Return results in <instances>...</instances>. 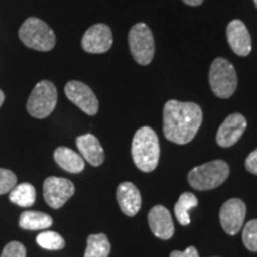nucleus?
Returning <instances> with one entry per match:
<instances>
[{
	"label": "nucleus",
	"instance_id": "f257e3e1",
	"mask_svg": "<svg viewBox=\"0 0 257 257\" xmlns=\"http://www.w3.org/2000/svg\"><path fill=\"white\" fill-rule=\"evenodd\" d=\"M201 121L202 111L194 102L169 100L163 107V134L167 140L175 144L191 142Z\"/></svg>",
	"mask_w": 257,
	"mask_h": 257
},
{
	"label": "nucleus",
	"instance_id": "f03ea898",
	"mask_svg": "<svg viewBox=\"0 0 257 257\" xmlns=\"http://www.w3.org/2000/svg\"><path fill=\"white\" fill-rule=\"evenodd\" d=\"M134 163L140 170L150 173L156 168L160 160V142L155 131L149 126L138 128L131 146Z\"/></svg>",
	"mask_w": 257,
	"mask_h": 257
},
{
	"label": "nucleus",
	"instance_id": "7ed1b4c3",
	"mask_svg": "<svg viewBox=\"0 0 257 257\" xmlns=\"http://www.w3.org/2000/svg\"><path fill=\"white\" fill-rule=\"evenodd\" d=\"M229 174V165L223 160H214L193 168L188 173V184L197 191H208L223 184Z\"/></svg>",
	"mask_w": 257,
	"mask_h": 257
},
{
	"label": "nucleus",
	"instance_id": "20e7f679",
	"mask_svg": "<svg viewBox=\"0 0 257 257\" xmlns=\"http://www.w3.org/2000/svg\"><path fill=\"white\" fill-rule=\"evenodd\" d=\"M18 36L25 47L38 51H49L56 44V36L53 29L36 17L28 18L22 24Z\"/></svg>",
	"mask_w": 257,
	"mask_h": 257
},
{
	"label": "nucleus",
	"instance_id": "39448f33",
	"mask_svg": "<svg viewBox=\"0 0 257 257\" xmlns=\"http://www.w3.org/2000/svg\"><path fill=\"white\" fill-rule=\"evenodd\" d=\"M210 86L218 98L226 99L237 88V74L232 63L223 57H217L210 67Z\"/></svg>",
	"mask_w": 257,
	"mask_h": 257
},
{
	"label": "nucleus",
	"instance_id": "423d86ee",
	"mask_svg": "<svg viewBox=\"0 0 257 257\" xmlns=\"http://www.w3.org/2000/svg\"><path fill=\"white\" fill-rule=\"evenodd\" d=\"M57 104V89L51 81L43 80L32 89L27 102L29 114L37 119L49 117Z\"/></svg>",
	"mask_w": 257,
	"mask_h": 257
},
{
	"label": "nucleus",
	"instance_id": "0eeeda50",
	"mask_svg": "<svg viewBox=\"0 0 257 257\" xmlns=\"http://www.w3.org/2000/svg\"><path fill=\"white\" fill-rule=\"evenodd\" d=\"M128 44L134 60L137 63L147 66L152 62L155 54L153 32L147 24L137 23L131 28L128 34Z\"/></svg>",
	"mask_w": 257,
	"mask_h": 257
},
{
	"label": "nucleus",
	"instance_id": "6e6552de",
	"mask_svg": "<svg viewBox=\"0 0 257 257\" xmlns=\"http://www.w3.org/2000/svg\"><path fill=\"white\" fill-rule=\"evenodd\" d=\"M75 186L70 180L49 176L43 184L44 200L51 208H61L73 197Z\"/></svg>",
	"mask_w": 257,
	"mask_h": 257
},
{
	"label": "nucleus",
	"instance_id": "1a4fd4ad",
	"mask_svg": "<svg viewBox=\"0 0 257 257\" xmlns=\"http://www.w3.org/2000/svg\"><path fill=\"white\" fill-rule=\"evenodd\" d=\"M246 214V206L243 200L233 198L225 201L219 211L220 225L227 234H237L243 227Z\"/></svg>",
	"mask_w": 257,
	"mask_h": 257
},
{
	"label": "nucleus",
	"instance_id": "9d476101",
	"mask_svg": "<svg viewBox=\"0 0 257 257\" xmlns=\"http://www.w3.org/2000/svg\"><path fill=\"white\" fill-rule=\"evenodd\" d=\"M67 98L88 115L98 113L99 101L94 92L81 81H69L64 87Z\"/></svg>",
	"mask_w": 257,
	"mask_h": 257
},
{
	"label": "nucleus",
	"instance_id": "9b49d317",
	"mask_svg": "<svg viewBox=\"0 0 257 257\" xmlns=\"http://www.w3.org/2000/svg\"><path fill=\"white\" fill-rule=\"evenodd\" d=\"M113 43L111 29L105 24H95L83 35L81 46L86 53L102 54L110 50Z\"/></svg>",
	"mask_w": 257,
	"mask_h": 257
},
{
	"label": "nucleus",
	"instance_id": "f8f14e48",
	"mask_svg": "<svg viewBox=\"0 0 257 257\" xmlns=\"http://www.w3.org/2000/svg\"><path fill=\"white\" fill-rule=\"evenodd\" d=\"M246 128V119L240 113H232L225 119L218 128L216 141L221 148H230L243 136Z\"/></svg>",
	"mask_w": 257,
	"mask_h": 257
},
{
	"label": "nucleus",
	"instance_id": "ddd939ff",
	"mask_svg": "<svg viewBox=\"0 0 257 257\" xmlns=\"http://www.w3.org/2000/svg\"><path fill=\"white\" fill-rule=\"evenodd\" d=\"M148 223H149L150 230L160 239H169L174 234L175 227L173 223L172 214L168 208L162 205L154 206L148 214Z\"/></svg>",
	"mask_w": 257,
	"mask_h": 257
},
{
	"label": "nucleus",
	"instance_id": "4468645a",
	"mask_svg": "<svg viewBox=\"0 0 257 257\" xmlns=\"http://www.w3.org/2000/svg\"><path fill=\"white\" fill-rule=\"evenodd\" d=\"M226 36L231 49L238 56H248L251 51V37L242 21L234 19L226 28Z\"/></svg>",
	"mask_w": 257,
	"mask_h": 257
},
{
	"label": "nucleus",
	"instance_id": "2eb2a0df",
	"mask_svg": "<svg viewBox=\"0 0 257 257\" xmlns=\"http://www.w3.org/2000/svg\"><path fill=\"white\" fill-rule=\"evenodd\" d=\"M117 200L121 211L128 217H134L140 212L142 197L138 188L131 182L125 181L118 186Z\"/></svg>",
	"mask_w": 257,
	"mask_h": 257
},
{
	"label": "nucleus",
	"instance_id": "dca6fc26",
	"mask_svg": "<svg viewBox=\"0 0 257 257\" xmlns=\"http://www.w3.org/2000/svg\"><path fill=\"white\" fill-rule=\"evenodd\" d=\"M76 147H78L82 159L87 161L91 166L99 167L102 165L105 160V153L100 142L94 135L86 134L76 138Z\"/></svg>",
	"mask_w": 257,
	"mask_h": 257
},
{
	"label": "nucleus",
	"instance_id": "f3484780",
	"mask_svg": "<svg viewBox=\"0 0 257 257\" xmlns=\"http://www.w3.org/2000/svg\"><path fill=\"white\" fill-rule=\"evenodd\" d=\"M54 159L61 168L69 173H80L85 168V160L80 154L66 147H60L54 152Z\"/></svg>",
	"mask_w": 257,
	"mask_h": 257
},
{
	"label": "nucleus",
	"instance_id": "a211bd4d",
	"mask_svg": "<svg viewBox=\"0 0 257 257\" xmlns=\"http://www.w3.org/2000/svg\"><path fill=\"white\" fill-rule=\"evenodd\" d=\"M53 225L49 214L37 211H25L19 218V226L24 230H44Z\"/></svg>",
	"mask_w": 257,
	"mask_h": 257
},
{
	"label": "nucleus",
	"instance_id": "6ab92c4d",
	"mask_svg": "<svg viewBox=\"0 0 257 257\" xmlns=\"http://www.w3.org/2000/svg\"><path fill=\"white\" fill-rule=\"evenodd\" d=\"M9 199L10 201L21 207H30L36 200V189L28 182L16 185L14 189L10 192Z\"/></svg>",
	"mask_w": 257,
	"mask_h": 257
},
{
	"label": "nucleus",
	"instance_id": "aec40b11",
	"mask_svg": "<svg viewBox=\"0 0 257 257\" xmlns=\"http://www.w3.org/2000/svg\"><path fill=\"white\" fill-rule=\"evenodd\" d=\"M198 206V199L191 192H185L180 195L178 202L174 206L175 217L178 221L184 226H187L191 223L189 211Z\"/></svg>",
	"mask_w": 257,
	"mask_h": 257
},
{
	"label": "nucleus",
	"instance_id": "412c9836",
	"mask_svg": "<svg viewBox=\"0 0 257 257\" xmlns=\"http://www.w3.org/2000/svg\"><path fill=\"white\" fill-rule=\"evenodd\" d=\"M110 251L111 244L106 234H89L87 238V248L85 250V257H108Z\"/></svg>",
	"mask_w": 257,
	"mask_h": 257
},
{
	"label": "nucleus",
	"instance_id": "4be33fe9",
	"mask_svg": "<svg viewBox=\"0 0 257 257\" xmlns=\"http://www.w3.org/2000/svg\"><path fill=\"white\" fill-rule=\"evenodd\" d=\"M36 242L41 248L47 250H61L64 248L66 242L60 233L54 231H43L36 237Z\"/></svg>",
	"mask_w": 257,
	"mask_h": 257
},
{
	"label": "nucleus",
	"instance_id": "5701e85b",
	"mask_svg": "<svg viewBox=\"0 0 257 257\" xmlns=\"http://www.w3.org/2000/svg\"><path fill=\"white\" fill-rule=\"evenodd\" d=\"M242 238L246 249L250 251H257V219H252L245 224Z\"/></svg>",
	"mask_w": 257,
	"mask_h": 257
},
{
	"label": "nucleus",
	"instance_id": "b1692460",
	"mask_svg": "<svg viewBox=\"0 0 257 257\" xmlns=\"http://www.w3.org/2000/svg\"><path fill=\"white\" fill-rule=\"evenodd\" d=\"M17 185V176L9 169L0 168V195L10 193Z\"/></svg>",
	"mask_w": 257,
	"mask_h": 257
},
{
	"label": "nucleus",
	"instance_id": "393cba45",
	"mask_svg": "<svg viewBox=\"0 0 257 257\" xmlns=\"http://www.w3.org/2000/svg\"><path fill=\"white\" fill-rule=\"evenodd\" d=\"M0 257H27V249L21 242H10L3 250Z\"/></svg>",
	"mask_w": 257,
	"mask_h": 257
},
{
	"label": "nucleus",
	"instance_id": "a878e982",
	"mask_svg": "<svg viewBox=\"0 0 257 257\" xmlns=\"http://www.w3.org/2000/svg\"><path fill=\"white\" fill-rule=\"evenodd\" d=\"M245 168L251 174L257 175V148L252 153L249 154V156L245 160Z\"/></svg>",
	"mask_w": 257,
	"mask_h": 257
},
{
	"label": "nucleus",
	"instance_id": "bb28decb",
	"mask_svg": "<svg viewBox=\"0 0 257 257\" xmlns=\"http://www.w3.org/2000/svg\"><path fill=\"white\" fill-rule=\"evenodd\" d=\"M169 257H200L197 251V249L194 246H188L187 249L184 250V251H179V250H175V251L170 252Z\"/></svg>",
	"mask_w": 257,
	"mask_h": 257
},
{
	"label": "nucleus",
	"instance_id": "cd10ccee",
	"mask_svg": "<svg viewBox=\"0 0 257 257\" xmlns=\"http://www.w3.org/2000/svg\"><path fill=\"white\" fill-rule=\"evenodd\" d=\"M182 2H184L185 4L191 5V6H199L202 4V2H204V0H182Z\"/></svg>",
	"mask_w": 257,
	"mask_h": 257
},
{
	"label": "nucleus",
	"instance_id": "c85d7f7f",
	"mask_svg": "<svg viewBox=\"0 0 257 257\" xmlns=\"http://www.w3.org/2000/svg\"><path fill=\"white\" fill-rule=\"evenodd\" d=\"M4 100H5V94H4V92L0 89V107H2V105H3V102H4Z\"/></svg>",
	"mask_w": 257,
	"mask_h": 257
},
{
	"label": "nucleus",
	"instance_id": "c756f323",
	"mask_svg": "<svg viewBox=\"0 0 257 257\" xmlns=\"http://www.w3.org/2000/svg\"><path fill=\"white\" fill-rule=\"evenodd\" d=\"M253 2H255V5H256V8H257V0H253Z\"/></svg>",
	"mask_w": 257,
	"mask_h": 257
}]
</instances>
